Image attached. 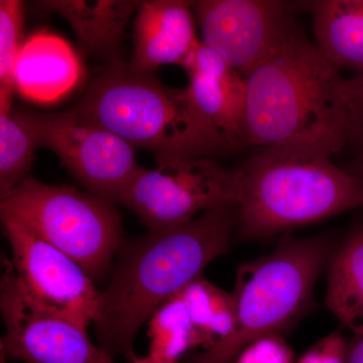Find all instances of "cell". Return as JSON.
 Wrapping results in <instances>:
<instances>
[{"label": "cell", "instance_id": "484cf974", "mask_svg": "<svg viewBox=\"0 0 363 363\" xmlns=\"http://www.w3.org/2000/svg\"><path fill=\"white\" fill-rule=\"evenodd\" d=\"M344 169L363 183V145L360 147L359 154Z\"/></svg>", "mask_w": 363, "mask_h": 363}, {"label": "cell", "instance_id": "ac0fdd59", "mask_svg": "<svg viewBox=\"0 0 363 363\" xmlns=\"http://www.w3.org/2000/svg\"><path fill=\"white\" fill-rule=\"evenodd\" d=\"M194 328L197 346L208 350L230 334L235 320L233 293L201 277L181 292Z\"/></svg>", "mask_w": 363, "mask_h": 363}, {"label": "cell", "instance_id": "8992f818", "mask_svg": "<svg viewBox=\"0 0 363 363\" xmlns=\"http://www.w3.org/2000/svg\"><path fill=\"white\" fill-rule=\"evenodd\" d=\"M0 199V214L66 253L92 279L108 271L123 243L114 203L92 193L47 185L30 176Z\"/></svg>", "mask_w": 363, "mask_h": 363}, {"label": "cell", "instance_id": "83f0119b", "mask_svg": "<svg viewBox=\"0 0 363 363\" xmlns=\"http://www.w3.org/2000/svg\"><path fill=\"white\" fill-rule=\"evenodd\" d=\"M1 363H4V362H2V360H1Z\"/></svg>", "mask_w": 363, "mask_h": 363}, {"label": "cell", "instance_id": "277c9868", "mask_svg": "<svg viewBox=\"0 0 363 363\" xmlns=\"http://www.w3.org/2000/svg\"><path fill=\"white\" fill-rule=\"evenodd\" d=\"M330 155L304 147H267L242 172L236 236L267 238L295 227L363 207V183L332 162Z\"/></svg>", "mask_w": 363, "mask_h": 363}, {"label": "cell", "instance_id": "7402d4cb", "mask_svg": "<svg viewBox=\"0 0 363 363\" xmlns=\"http://www.w3.org/2000/svg\"><path fill=\"white\" fill-rule=\"evenodd\" d=\"M234 363H293V353L279 335L267 336L247 345Z\"/></svg>", "mask_w": 363, "mask_h": 363}, {"label": "cell", "instance_id": "30bf717a", "mask_svg": "<svg viewBox=\"0 0 363 363\" xmlns=\"http://www.w3.org/2000/svg\"><path fill=\"white\" fill-rule=\"evenodd\" d=\"M201 43L243 78L297 32L298 2L274 0L192 1Z\"/></svg>", "mask_w": 363, "mask_h": 363}, {"label": "cell", "instance_id": "2e32d148", "mask_svg": "<svg viewBox=\"0 0 363 363\" xmlns=\"http://www.w3.org/2000/svg\"><path fill=\"white\" fill-rule=\"evenodd\" d=\"M320 52L331 63L363 71V0L309 2Z\"/></svg>", "mask_w": 363, "mask_h": 363}, {"label": "cell", "instance_id": "603a6c76", "mask_svg": "<svg viewBox=\"0 0 363 363\" xmlns=\"http://www.w3.org/2000/svg\"><path fill=\"white\" fill-rule=\"evenodd\" d=\"M348 344L340 332H334L322 339L306 352L311 363H346Z\"/></svg>", "mask_w": 363, "mask_h": 363}, {"label": "cell", "instance_id": "7a4b0ae2", "mask_svg": "<svg viewBox=\"0 0 363 363\" xmlns=\"http://www.w3.org/2000/svg\"><path fill=\"white\" fill-rule=\"evenodd\" d=\"M344 79L298 30L245 78V147H304L332 156L362 147L343 96Z\"/></svg>", "mask_w": 363, "mask_h": 363}, {"label": "cell", "instance_id": "d4e9b609", "mask_svg": "<svg viewBox=\"0 0 363 363\" xmlns=\"http://www.w3.org/2000/svg\"><path fill=\"white\" fill-rule=\"evenodd\" d=\"M346 363H363V335H358L348 344Z\"/></svg>", "mask_w": 363, "mask_h": 363}, {"label": "cell", "instance_id": "7c38bea8", "mask_svg": "<svg viewBox=\"0 0 363 363\" xmlns=\"http://www.w3.org/2000/svg\"><path fill=\"white\" fill-rule=\"evenodd\" d=\"M183 69L189 80L184 92L194 111L221 133L233 150L245 147V78L202 43Z\"/></svg>", "mask_w": 363, "mask_h": 363}, {"label": "cell", "instance_id": "9a60e30c", "mask_svg": "<svg viewBox=\"0 0 363 363\" xmlns=\"http://www.w3.org/2000/svg\"><path fill=\"white\" fill-rule=\"evenodd\" d=\"M140 1L124 0H66L38 1L42 13L63 16L73 28L85 54L112 64L121 63V47L126 25Z\"/></svg>", "mask_w": 363, "mask_h": 363}, {"label": "cell", "instance_id": "e0dca14e", "mask_svg": "<svg viewBox=\"0 0 363 363\" xmlns=\"http://www.w3.org/2000/svg\"><path fill=\"white\" fill-rule=\"evenodd\" d=\"M326 306L355 336L363 335V223L351 231L332 259Z\"/></svg>", "mask_w": 363, "mask_h": 363}, {"label": "cell", "instance_id": "cb8c5ba5", "mask_svg": "<svg viewBox=\"0 0 363 363\" xmlns=\"http://www.w3.org/2000/svg\"><path fill=\"white\" fill-rule=\"evenodd\" d=\"M343 96L353 121L363 133V71L344 79Z\"/></svg>", "mask_w": 363, "mask_h": 363}, {"label": "cell", "instance_id": "8fae6325", "mask_svg": "<svg viewBox=\"0 0 363 363\" xmlns=\"http://www.w3.org/2000/svg\"><path fill=\"white\" fill-rule=\"evenodd\" d=\"M1 225L11 264L28 295L86 327L95 323L100 292L84 269L20 221L1 215Z\"/></svg>", "mask_w": 363, "mask_h": 363}, {"label": "cell", "instance_id": "4316f807", "mask_svg": "<svg viewBox=\"0 0 363 363\" xmlns=\"http://www.w3.org/2000/svg\"><path fill=\"white\" fill-rule=\"evenodd\" d=\"M131 363H157V362H152V360L150 359V358L149 357H147H147H136L135 359L133 360V362Z\"/></svg>", "mask_w": 363, "mask_h": 363}, {"label": "cell", "instance_id": "5b68a950", "mask_svg": "<svg viewBox=\"0 0 363 363\" xmlns=\"http://www.w3.org/2000/svg\"><path fill=\"white\" fill-rule=\"evenodd\" d=\"M331 247L327 238H288L271 255L241 264L233 293V330L188 363H234L250 343L285 330L311 305Z\"/></svg>", "mask_w": 363, "mask_h": 363}, {"label": "cell", "instance_id": "ba28073f", "mask_svg": "<svg viewBox=\"0 0 363 363\" xmlns=\"http://www.w3.org/2000/svg\"><path fill=\"white\" fill-rule=\"evenodd\" d=\"M38 147L51 150L90 193L112 203L140 171L135 147L111 130L70 111H21Z\"/></svg>", "mask_w": 363, "mask_h": 363}, {"label": "cell", "instance_id": "3957f363", "mask_svg": "<svg viewBox=\"0 0 363 363\" xmlns=\"http://www.w3.org/2000/svg\"><path fill=\"white\" fill-rule=\"evenodd\" d=\"M71 111L149 150L157 162L213 157L233 150L194 111L184 89L166 87L154 73L136 71L124 62L93 79Z\"/></svg>", "mask_w": 363, "mask_h": 363}, {"label": "cell", "instance_id": "9c48e42d", "mask_svg": "<svg viewBox=\"0 0 363 363\" xmlns=\"http://www.w3.org/2000/svg\"><path fill=\"white\" fill-rule=\"evenodd\" d=\"M0 309L6 333L0 358L26 363H116L90 340L87 327L33 300L2 257Z\"/></svg>", "mask_w": 363, "mask_h": 363}, {"label": "cell", "instance_id": "44dd1931", "mask_svg": "<svg viewBox=\"0 0 363 363\" xmlns=\"http://www.w3.org/2000/svg\"><path fill=\"white\" fill-rule=\"evenodd\" d=\"M25 13L20 0L0 1V113L13 111L14 67L23 44Z\"/></svg>", "mask_w": 363, "mask_h": 363}, {"label": "cell", "instance_id": "d6986e66", "mask_svg": "<svg viewBox=\"0 0 363 363\" xmlns=\"http://www.w3.org/2000/svg\"><path fill=\"white\" fill-rule=\"evenodd\" d=\"M147 357L157 363H180L183 354L198 347L194 328L181 293L169 298L149 321Z\"/></svg>", "mask_w": 363, "mask_h": 363}, {"label": "cell", "instance_id": "52a82bcc", "mask_svg": "<svg viewBox=\"0 0 363 363\" xmlns=\"http://www.w3.org/2000/svg\"><path fill=\"white\" fill-rule=\"evenodd\" d=\"M242 172L212 157H177L140 169L118 203L130 208L149 230L187 223L196 215L238 206Z\"/></svg>", "mask_w": 363, "mask_h": 363}, {"label": "cell", "instance_id": "ffe728a7", "mask_svg": "<svg viewBox=\"0 0 363 363\" xmlns=\"http://www.w3.org/2000/svg\"><path fill=\"white\" fill-rule=\"evenodd\" d=\"M38 145L18 109L0 113V198L30 175Z\"/></svg>", "mask_w": 363, "mask_h": 363}, {"label": "cell", "instance_id": "6da1fadb", "mask_svg": "<svg viewBox=\"0 0 363 363\" xmlns=\"http://www.w3.org/2000/svg\"><path fill=\"white\" fill-rule=\"evenodd\" d=\"M238 224V206L210 210L192 221L124 240L111 283L100 293L98 345L131 363L138 331L169 298L201 278L225 255Z\"/></svg>", "mask_w": 363, "mask_h": 363}, {"label": "cell", "instance_id": "4fadbf2b", "mask_svg": "<svg viewBox=\"0 0 363 363\" xmlns=\"http://www.w3.org/2000/svg\"><path fill=\"white\" fill-rule=\"evenodd\" d=\"M195 21L192 1H140L133 26L131 68L154 74L164 65L183 68L201 43Z\"/></svg>", "mask_w": 363, "mask_h": 363}, {"label": "cell", "instance_id": "5bb4252c", "mask_svg": "<svg viewBox=\"0 0 363 363\" xmlns=\"http://www.w3.org/2000/svg\"><path fill=\"white\" fill-rule=\"evenodd\" d=\"M82 73L73 48L63 38L42 30L21 45L14 67V90L38 104H52L75 88Z\"/></svg>", "mask_w": 363, "mask_h": 363}]
</instances>
